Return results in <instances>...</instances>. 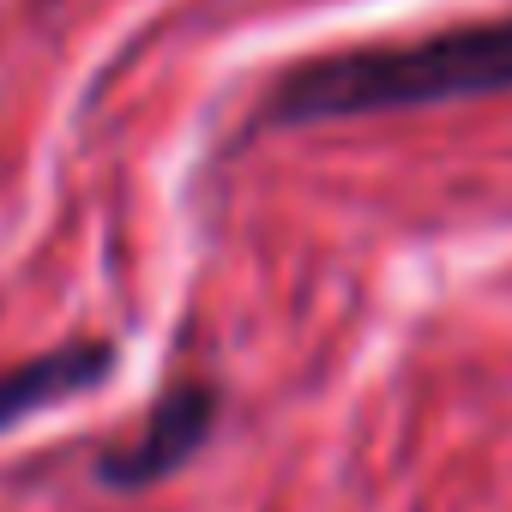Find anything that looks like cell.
<instances>
[{
  "mask_svg": "<svg viewBox=\"0 0 512 512\" xmlns=\"http://www.w3.org/2000/svg\"><path fill=\"white\" fill-rule=\"evenodd\" d=\"M506 91H512V13H494L482 25H452L410 43H356L296 61L253 103L247 133L416 115V109H452Z\"/></svg>",
  "mask_w": 512,
  "mask_h": 512,
  "instance_id": "obj_1",
  "label": "cell"
},
{
  "mask_svg": "<svg viewBox=\"0 0 512 512\" xmlns=\"http://www.w3.org/2000/svg\"><path fill=\"white\" fill-rule=\"evenodd\" d=\"M217 416H223V398H217L211 380H175V386L145 410L139 434L121 440V446H109V452L97 458V476H103L109 488H151V482L187 470V464L205 452Z\"/></svg>",
  "mask_w": 512,
  "mask_h": 512,
  "instance_id": "obj_2",
  "label": "cell"
},
{
  "mask_svg": "<svg viewBox=\"0 0 512 512\" xmlns=\"http://www.w3.org/2000/svg\"><path fill=\"white\" fill-rule=\"evenodd\" d=\"M109 374H115V344L109 338H73V344H55L31 362L0 368V434L97 392Z\"/></svg>",
  "mask_w": 512,
  "mask_h": 512,
  "instance_id": "obj_3",
  "label": "cell"
}]
</instances>
